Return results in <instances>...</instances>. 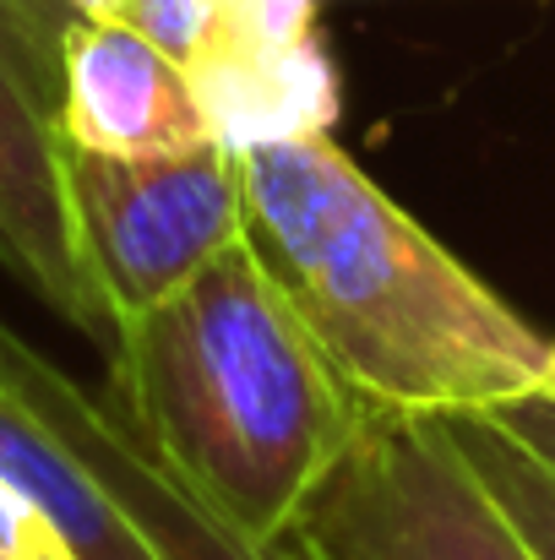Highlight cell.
I'll return each mask as SVG.
<instances>
[{
    "instance_id": "6da1fadb",
    "label": "cell",
    "mask_w": 555,
    "mask_h": 560,
    "mask_svg": "<svg viewBox=\"0 0 555 560\" xmlns=\"http://www.w3.org/2000/svg\"><path fill=\"white\" fill-rule=\"evenodd\" d=\"M245 245L338 381L392 413H479L545 392L551 338L458 261L327 126L234 137Z\"/></svg>"
},
{
    "instance_id": "7a4b0ae2",
    "label": "cell",
    "mask_w": 555,
    "mask_h": 560,
    "mask_svg": "<svg viewBox=\"0 0 555 560\" xmlns=\"http://www.w3.org/2000/svg\"><path fill=\"white\" fill-rule=\"evenodd\" d=\"M104 365L131 435L262 545L305 517L366 413L245 240L126 316Z\"/></svg>"
},
{
    "instance_id": "3957f363",
    "label": "cell",
    "mask_w": 555,
    "mask_h": 560,
    "mask_svg": "<svg viewBox=\"0 0 555 560\" xmlns=\"http://www.w3.org/2000/svg\"><path fill=\"white\" fill-rule=\"evenodd\" d=\"M294 560H540L463 457L447 413L366 408L284 534Z\"/></svg>"
},
{
    "instance_id": "277c9868",
    "label": "cell",
    "mask_w": 555,
    "mask_h": 560,
    "mask_svg": "<svg viewBox=\"0 0 555 560\" xmlns=\"http://www.w3.org/2000/svg\"><path fill=\"white\" fill-rule=\"evenodd\" d=\"M66 190L115 322L164 305L229 245L245 240L229 137L153 159H104L66 148Z\"/></svg>"
},
{
    "instance_id": "5b68a950",
    "label": "cell",
    "mask_w": 555,
    "mask_h": 560,
    "mask_svg": "<svg viewBox=\"0 0 555 560\" xmlns=\"http://www.w3.org/2000/svg\"><path fill=\"white\" fill-rule=\"evenodd\" d=\"M0 261L104 360L120 349V322L93 278L66 190L60 60L0 0Z\"/></svg>"
},
{
    "instance_id": "8992f818",
    "label": "cell",
    "mask_w": 555,
    "mask_h": 560,
    "mask_svg": "<svg viewBox=\"0 0 555 560\" xmlns=\"http://www.w3.org/2000/svg\"><path fill=\"white\" fill-rule=\"evenodd\" d=\"M0 365L44 408V419L82 452V463L109 485V495L131 512V523L148 534V545L164 560H294L284 545H262L245 528H234L159 452H148L131 435V424L99 392H82L60 365L27 349L5 322H0Z\"/></svg>"
},
{
    "instance_id": "52a82bcc",
    "label": "cell",
    "mask_w": 555,
    "mask_h": 560,
    "mask_svg": "<svg viewBox=\"0 0 555 560\" xmlns=\"http://www.w3.org/2000/svg\"><path fill=\"white\" fill-rule=\"evenodd\" d=\"M60 137L104 159H153L223 137V120L148 33L77 16L60 44Z\"/></svg>"
},
{
    "instance_id": "ba28073f",
    "label": "cell",
    "mask_w": 555,
    "mask_h": 560,
    "mask_svg": "<svg viewBox=\"0 0 555 560\" xmlns=\"http://www.w3.org/2000/svg\"><path fill=\"white\" fill-rule=\"evenodd\" d=\"M0 474L38 501V512L66 534L77 560H164L5 365H0Z\"/></svg>"
},
{
    "instance_id": "9c48e42d",
    "label": "cell",
    "mask_w": 555,
    "mask_h": 560,
    "mask_svg": "<svg viewBox=\"0 0 555 560\" xmlns=\"http://www.w3.org/2000/svg\"><path fill=\"white\" fill-rule=\"evenodd\" d=\"M463 457L496 495V506L512 517V528L529 539L540 560H555V463L540 457L523 435H512L490 408L479 413H447Z\"/></svg>"
},
{
    "instance_id": "30bf717a",
    "label": "cell",
    "mask_w": 555,
    "mask_h": 560,
    "mask_svg": "<svg viewBox=\"0 0 555 560\" xmlns=\"http://www.w3.org/2000/svg\"><path fill=\"white\" fill-rule=\"evenodd\" d=\"M0 560H77L66 534L5 474H0Z\"/></svg>"
},
{
    "instance_id": "8fae6325",
    "label": "cell",
    "mask_w": 555,
    "mask_h": 560,
    "mask_svg": "<svg viewBox=\"0 0 555 560\" xmlns=\"http://www.w3.org/2000/svg\"><path fill=\"white\" fill-rule=\"evenodd\" d=\"M512 435H523L540 457H551L555 463V397L545 392H534V397H518V402H507V408H490Z\"/></svg>"
},
{
    "instance_id": "7c38bea8",
    "label": "cell",
    "mask_w": 555,
    "mask_h": 560,
    "mask_svg": "<svg viewBox=\"0 0 555 560\" xmlns=\"http://www.w3.org/2000/svg\"><path fill=\"white\" fill-rule=\"evenodd\" d=\"M5 5H11V16L60 60V44H66V33H71V22H77L71 0H5Z\"/></svg>"
},
{
    "instance_id": "4fadbf2b",
    "label": "cell",
    "mask_w": 555,
    "mask_h": 560,
    "mask_svg": "<svg viewBox=\"0 0 555 560\" xmlns=\"http://www.w3.org/2000/svg\"><path fill=\"white\" fill-rule=\"evenodd\" d=\"M223 5V22H229V38H234V77L218 88V98H212V109H218V120L229 115V104L234 98H245V88H251V55H245V27H251V0H218Z\"/></svg>"
},
{
    "instance_id": "5bb4252c",
    "label": "cell",
    "mask_w": 555,
    "mask_h": 560,
    "mask_svg": "<svg viewBox=\"0 0 555 560\" xmlns=\"http://www.w3.org/2000/svg\"><path fill=\"white\" fill-rule=\"evenodd\" d=\"M71 11L88 22H126V0H71Z\"/></svg>"
},
{
    "instance_id": "9a60e30c",
    "label": "cell",
    "mask_w": 555,
    "mask_h": 560,
    "mask_svg": "<svg viewBox=\"0 0 555 560\" xmlns=\"http://www.w3.org/2000/svg\"><path fill=\"white\" fill-rule=\"evenodd\" d=\"M545 397H555V338H551V375H545Z\"/></svg>"
}]
</instances>
